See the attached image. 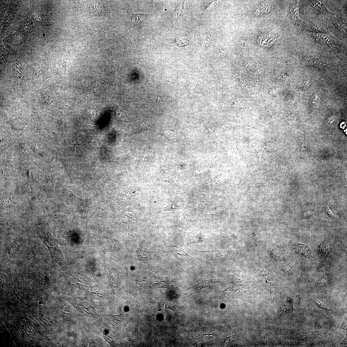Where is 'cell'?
Masks as SVG:
<instances>
[{
    "instance_id": "cell-1",
    "label": "cell",
    "mask_w": 347,
    "mask_h": 347,
    "mask_svg": "<svg viewBox=\"0 0 347 347\" xmlns=\"http://www.w3.org/2000/svg\"><path fill=\"white\" fill-rule=\"evenodd\" d=\"M35 233L47 247L53 261L58 265H62L64 261V258L63 254L60 249L58 245H63V244L46 231L40 229L37 230Z\"/></svg>"
},
{
    "instance_id": "cell-2",
    "label": "cell",
    "mask_w": 347,
    "mask_h": 347,
    "mask_svg": "<svg viewBox=\"0 0 347 347\" xmlns=\"http://www.w3.org/2000/svg\"><path fill=\"white\" fill-rule=\"evenodd\" d=\"M174 255L183 265H190L197 262L185 251L181 247L175 246L173 247Z\"/></svg>"
},
{
    "instance_id": "cell-3",
    "label": "cell",
    "mask_w": 347,
    "mask_h": 347,
    "mask_svg": "<svg viewBox=\"0 0 347 347\" xmlns=\"http://www.w3.org/2000/svg\"><path fill=\"white\" fill-rule=\"evenodd\" d=\"M276 37V35L271 34H263L259 38L258 42L263 46H270L274 43Z\"/></svg>"
},
{
    "instance_id": "cell-4",
    "label": "cell",
    "mask_w": 347,
    "mask_h": 347,
    "mask_svg": "<svg viewBox=\"0 0 347 347\" xmlns=\"http://www.w3.org/2000/svg\"><path fill=\"white\" fill-rule=\"evenodd\" d=\"M290 15L292 20L296 23L299 25L302 24V21L299 17L298 4H295L292 6L291 9Z\"/></svg>"
},
{
    "instance_id": "cell-5",
    "label": "cell",
    "mask_w": 347,
    "mask_h": 347,
    "mask_svg": "<svg viewBox=\"0 0 347 347\" xmlns=\"http://www.w3.org/2000/svg\"><path fill=\"white\" fill-rule=\"evenodd\" d=\"M270 5L268 3H262L256 9L255 13L258 15L266 13L270 11Z\"/></svg>"
},
{
    "instance_id": "cell-6",
    "label": "cell",
    "mask_w": 347,
    "mask_h": 347,
    "mask_svg": "<svg viewBox=\"0 0 347 347\" xmlns=\"http://www.w3.org/2000/svg\"><path fill=\"white\" fill-rule=\"evenodd\" d=\"M296 298H295V299L292 300L291 301H288L284 303H283L281 308V310L285 313H287L289 312L293 311V306H292V303H293L294 301Z\"/></svg>"
},
{
    "instance_id": "cell-7",
    "label": "cell",
    "mask_w": 347,
    "mask_h": 347,
    "mask_svg": "<svg viewBox=\"0 0 347 347\" xmlns=\"http://www.w3.org/2000/svg\"><path fill=\"white\" fill-rule=\"evenodd\" d=\"M316 35V37L318 39L322 41L323 43L329 45L334 44V42L332 39L327 35L321 34H317Z\"/></svg>"
},
{
    "instance_id": "cell-8",
    "label": "cell",
    "mask_w": 347,
    "mask_h": 347,
    "mask_svg": "<svg viewBox=\"0 0 347 347\" xmlns=\"http://www.w3.org/2000/svg\"><path fill=\"white\" fill-rule=\"evenodd\" d=\"M204 289V287L202 286L199 285H196L187 289L186 291V294L188 295H190L192 294L200 292Z\"/></svg>"
},
{
    "instance_id": "cell-9",
    "label": "cell",
    "mask_w": 347,
    "mask_h": 347,
    "mask_svg": "<svg viewBox=\"0 0 347 347\" xmlns=\"http://www.w3.org/2000/svg\"><path fill=\"white\" fill-rule=\"evenodd\" d=\"M310 83L309 80H303L298 82L297 86L299 89L303 91H307L310 88Z\"/></svg>"
},
{
    "instance_id": "cell-10",
    "label": "cell",
    "mask_w": 347,
    "mask_h": 347,
    "mask_svg": "<svg viewBox=\"0 0 347 347\" xmlns=\"http://www.w3.org/2000/svg\"><path fill=\"white\" fill-rule=\"evenodd\" d=\"M311 4L313 7L318 11L324 12H328L325 6L321 2L316 1H313Z\"/></svg>"
},
{
    "instance_id": "cell-11",
    "label": "cell",
    "mask_w": 347,
    "mask_h": 347,
    "mask_svg": "<svg viewBox=\"0 0 347 347\" xmlns=\"http://www.w3.org/2000/svg\"><path fill=\"white\" fill-rule=\"evenodd\" d=\"M146 18V16L143 14H133L132 17V20L136 23L144 20Z\"/></svg>"
},
{
    "instance_id": "cell-12",
    "label": "cell",
    "mask_w": 347,
    "mask_h": 347,
    "mask_svg": "<svg viewBox=\"0 0 347 347\" xmlns=\"http://www.w3.org/2000/svg\"><path fill=\"white\" fill-rule=\"evenodd\" d=\"M314 59L313 60L311 59L310 61H308V63L313 65H321L320 62L322 60V58L317 56H315V57L314 56Z\"/></svg>"
},
{
    "instance_id": "cell-13",
    "label": "cell",
    "mask_w": 347,
    "mask_h": 347,
    "mask_svg": "<svg viewBox=\"0 0 347 347\" xmlns=\"http://www.w3.org/2000/svg\"><path fill=\"white\" fill-rule=\"evenodd\" d=\"M311 104L313 105H319L320 102L319 96L317 94H315L312 96L311 99Z\"/></svg>"
},
{
    "instance_id": "cell-14",
    "label": "cell",
    "mask_w": 347,
    "mask_h": 347,
    "mask_svg": "<svg viewBox=\"0 0 347 347\" xmlns=\"http://www.w3.org/2000/svg\"><path fill=\"white\" fill-rule=\"evenodd\" d=\"M316 301L317 304L319 305L321 308L327 310H330L328 304L325 303V301L317 299Z\"/></svg>"
},
{
    "instance_id": "cell-15",
    "label": "cell",
    "mask_w": 347,
    "mask_h": 347,
    "mask_svg": "<svg viewBox=\"0 0 347 347\" xmlns=\"http://www.w3.org/2000/svg\"><path fill=\"white\" fill-rule=\"evenodd\" d=\"M327 203L326 205L325 210L327 213L329 214L331 216L334 217H336L337 216V215L336 214L332 209L329 207L328 204V202L327 201Z\"/></svg>"
},
{
    "instance_id": "cell-16",
    "label": "cell",
    "mask_w": 347,
    "mask_h": 347,
    "mask_svg": "<svg viewBox=\"0 0 347 347\" xmlns=\"http://www.w3.org/2000/svg\"><path fill=\"white\" fill-rule=\"evenodd\" d=\"M313 213L312 211H305L302 213L301 216L304 218H307L310 216Z\"/></svg>"
},
{
    "instance_id": "cell-17",
    "label": "cell",
    "mask_w": 347,
    "mask_h": 347,
    "mask_svg": "<svg viewBox=\"0 0 347 347\" xmlns=\"http://www.w3.org/2000/svg\"><path fill=\"white\" fill-rule=\"evenodd\" d=\"M234 336H231L227 338L225 340V343L226 345L229 343L233 342L235 341V340L234 339Z\"/></svg>"
},
{
    "instance_id": "cell-18",
    "label": "cell",
    "mask_w": 347,
    "mask_h": 347,
    "mask_svg": "<svg viewBox=\"0 0 347 347\" xmlns=\"http://www.w3.org/2000/svg\"><path fill=\"white\" fill-rule=\"evenodd\" d=\"M151 124H152V122H145V123L141 125V128L143 129H148L150 126Z\"/></svg>"
},
{
    "instance_id": "cell-19",
    "label": "cell",
    "mask_w": 347,
    "mask_h": 347,
    "mask_svg": "<svg viewBox=\"0 0 347 347\" xmlns=\"http://www.w3.org/2000/svg\"><path fill=\"white\" fill-rule=\"evenodd\" d=\"M341 327L343 329H344L345 330H347V322H343L342 324V325L341 326Z\"/></svg>"
},
{
    "instance_id": "cell-20",
    "label": "cell",
    "mask_w": 347,
    "mask_h": 347,
    "mask_svg": "<svg viewBox=\"0 0 347 347\" xmlns=\"http://www.w3.org/2000/svg\"><path fill=\"white\" fill-rule=\"evenodd\" d=\"M346 342H347V333H346V335L345 339H344L343 340V342H342L341 343H346Z\"/></svg>"
}]
</instances>
